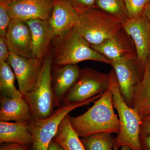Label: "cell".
I'll list each match as a JSON object with an SVG mask.
<instances>
[{"label": "cell", "mask_w": 150, "mask_h": 150, "mask_svg": "<svg viewBox=\"0 0 150 150\" xmlns=\"http://www.w3.org/2000/svg\"><path fill=\"white\" fill-rule=\"evenodd\" d=\"M150 3V0H147V4Z\"/></svg>", "instance_id": "e575fe53"}, {"label": "cell", "mask_w": 150, "mask_h": 150, "mask_svg": "<svg viewBox=\"0 0 150 150\" xmlns=\"http://www.w3.org/2000/svg\"><path fill=\"white\" fill-rule=\"evenodd\" d=\"M94 6L123 20L129 18L124 0H96Z\"/></svg>", "instance_id": "603a6c76"}, {"label": "cell", "mask_w": 150, "mask_h": 150, "mask_svg": "<svg viewBox=\"0 0 150 150\" xmlns=\"http://www.w3.org/2000/svg\"><path fill=\"white\" fill-rule=\"evenodd\" d=\"M48 150H66L64 148L54 139L51 141L48 146Z\"/></svg>", "instance_id": "4dcf8cb0"}, {"label": "cell", "mask_w": 150, "mask_h": 150, "mask_svg": "<svg viewBox=\"0 0 150 150\" xmlns=\"http://www.w3.org/2000/svg\"><path fill=\"white\" fill-rule=\"evenodd\" d=\"M75 9L80 13L94 6L96 0H69Z\"/></svg>", "instance_id": "484cf974"}, {"label": "cell", "mask_w": 150, "mask_h": 150, "mask_svg": "<svg viewBox=\"0 0 150 150\" xmlns=\"http://www.w3.org/2000/svg\"><path fill=\"white\" fill-rule=\"evenodd\" d=\"M143 14L148 19L150 23V3L147 4L143 11Z\"/></svg>", "instance_id": "1f68e13d"}, {"label": "cell", "mask_w": 150, "mask_h": 150, "mask_svg": "<svg viewBox=\"0 0 150 150\" xmlns=\"http://www.w3.org/2000/svg\"><path fill=\"white\" fill-rule=\"evenodd\" d=\"M7 62L14 72L19 90L23 96L29 93L37 83L43 61L33 57H20L10 52Z\"/></svg>", "instance_id": "9c48e42d"}, {"label": "cell", "mask_w": 150, "mask_h": 150, "mask_svg": "<svg viewBox=\"0 0 150 150\" xmlns=\"http://www.w3.org/2000/svg\"><path fill=\"white\" fill-rule=\"evenodd\" d=\"M11 22L6 5L0 3V36L5 37Z\"/></svg>", "instance_id": "d4e9b609"}, {"label": "cell", "mask_w": 150, "mask_h": 150, "mask_svg": "<svg viewBox=\"0 0 150 150\" xmlns=\"http://www.w3.org/2000/svg\"><path fill=\"white\" fill-rule=\"evenodd\" d=\"M53 56L48 55L43 61L37 83L33 89L24 96L30 108L33 119H43L55 112V100L51 74Z\"/></svg>", "instance_id": "5b68a950"}, {"label": "cell", "mask_w": 150, "mask_h": 150, "mask_svg": "<svg viewBox=\"0 0 150 150\" xmlns=\"http://www.w3.org/2000/svg\"><path fill=\"white\" fill-rule=\"evenodd\" d=\"M100 96L101 95H99L79 104L63 105L55 110L51 116L45 119H32L30 122V126L32 134L33 149L48 150V146L54 139L59 125L65 117L74 109L88 105Z\"/></svg>", "instance_id": "52a82bcc"}, {"label": "cell", "mask_w": 150, "mask_h": 150, "mask_svg": "<svg viewBox=\"0 0 150 150\" xmlns=\"http://www.w3.org/2000/svg\"><path fill=\"white\" fill-rule=\"evenodd\" d=\"M15 76L7 62L0 64V90L1 96L8 98H18L23 95L16 87Z\"/></svg>", "instance_id": "44dd1931"}, {"label": "cell", "mask_w": 150, "mask_h": 150, "mask_svg": "<svg viewBox=\"0 0 150 150\" xmlns=\"http://www.w3.org/2000/svg\"><path fill=\"white\" fill-rule=\"evenodd\" d=\"M54 140L66 150H86L80 137L71 124L69 114L60 123Z\"/></svg>", "instance_id": "ffe728a7"}, {"label": "cell", "mask_w": 150, "mask_h": 150, "mask_svg": "<svg viewBox=\"0 0 150 150\" xmlns=\"http://www.w3.org/2000/svg\"><path fill=\"white\" fill-rule=\"evenodd\" d=\"M142 150H150V134L140 136Z\"/></svg>", "instance_id": "f546056e"}, {"label": "cell", "mask_w": 150, "mask_h": 150, "mask_svg": "<svg viewBox=\"0 0 150 150\" xmlns=\"http://www.w3.org/2000/svg\"><path fill=\"white\" fill-rule=\"evenodd\" d=\"M10 52L4 36H0V64L7 62Z\"/></svg>", "instance_id": "4316f807"}, {"label": "cell", "mask_w": 150, "mask_h": 150, "mask_svg": "<svg viewBox=\"0 0 150 150\" xmlns=\"http://www.w3.org/2000/svg\"><path fill=\"white\" fill-rule=\"evenodd\" d=\"M111 134L101 132L81 138V140L86 150H114L115 139Z\"/></svg>", "instance_id": "7402d4cb"}, {"label": "cell", "mask_w": 150, "mask_h": 150, "mask_svg": "<svg viewBox=\"0 0 150 150\" xmlns=\"http://www.w3.org/2000/svg\"><path fill=\"white\" fill-rule=\"evenodd\" d=\"M115 71L120 93L126 104L132 107L135 90L142 79L144 69L137 56L110 61Z\"/></svg>", "instance_id": "ba28073f"}, {"label": "cell", "mask_w": 150, "mask_h": 150, "mask_svg": "<svg viewBox=\"0 0 150 150\" xmlns=\"http://www.w3.org/2000/svg\"><path fill=\"white\" fill-rule=\"evenodd\" d=\"M124 21L94 6L79 14L74 28L91 45H97L122 30Z\"/></svg>", "instance_id": "3957f363"}, {"label": "cell", "mask_w": 150, "mask_h": 150, "mask_svg": "<svg viewBox=\"0 0 150 150\" xmlns=\"http://www.w3.org/2000/svg\"><path fill=\"white\" fill-rule=\"evenodd\" d=\"M114 108L109 87L87 111L76 117L70 115V122L80 138L101 132L118 134L120 122Z\"/></svg>", "instance_id": "6da1fadb"}, {"label": "cell", "mask_w": 150, "mask_h": 150, "mask_svg": "<svg viewBox=\"0 0 150 150\" xmlns=\"http://www.w3.org/2000/svg\"><path fill=\"white\" fill-rule=\"evenodd\" d=\"M32 134L30 122L10 123L0 121V143H17L32 145Z\"/></svg>", "instance_id": "ac0fdd59"}, {"label": "cell", "mask_w": 150, "mask_h": 150, "mask_svg": "<svg viewBox=\"0 0 150 150\" xmlns=\"http://www.w3.org/2000/svg\"><path fill=\"white\" fill-rule=\"evenodd\" d=\"M16 1V0H0V2L4 3V4H8L11 2L14 1Z\"/></svg>", "instance_id": "836d02e7"}, {"label": "cell", "mask_w": 150, "mask_h": 150, "mask_svg": "<svg viewBox=\"0 0 150 150\" xmlns=\"http://www.w3.org/2000/svg\"><path fill=\"white\" fill-rule=\"evenodd\" d=\"M79 17L69 0H53V10L48 20L55 37H62L74 27Z\"/></svg>", "instance_id": "5bb4252c"}, {"label": "cell", "mask_w": 150, "mask_h": 150, "mask_svg": "<svg viewBox=\"0 0 150 150\" xmlns=\"http://www.w3.org/2000/svg\"><path fill=\"white\" fill-rule=\"evenodd\" d=\"M129 18L137 17L143 14L147 0H124Z\"/></svg>", "instance_id": "cb8c5ba5"}, {"label": "cell", "mask_w": 150, "mask_h": 150, "mask_svg": "<svg viewBox=\"0 0 150 150\" xmlns=\"http://www.w3.org/2000/svg\"><path fill=\"white\" fill-rule=\"evenodd\" d=\"M32 119L29 105L24 96L8 98L1 96L0 121L30 122Z\"/></svg>", "instance_id": "e0dca14e"}, {"label": "cell", "mask_w": 150, "mask_h": 150, "mask_svg": "<svg viewBox=\"0 0 150 150\" xmlns=\"http://www.w3.org/2000/svg\"><path fill=\"white\" fill-rule=\"evenodd\" d=\"M150 134V114L142 118L140 136Z\"/></svg>", "instance_id": "f1b7e54d"}, {"label": "cell", "mask_w": 150, "mask_h": 150, "mask_svg": "<svg viewBox=\"0 0 150 150\" xmlns=\"http://www.w3.org/2000/svg\"><path fill=\"white\" fill-rule=\"evenodd\" d=\"M58 39L54 62L58 66L76 65L84 61L110 64V60L93 49L74 27Z\"/></svg>", "instance_id": "277c9868"}, {"label": "cell", "mask_w": 150, "mask_h": 150, "mask_svg": "<svg viewBox=\"0 0 150 150\" xmlns=\"http://www.w3.org/2000/svg\"><path fill=\"white\" fill-rule=\"evenodd\" d=\"M5 37L11 52L20 57H33L32 35L26 21H11Z\"/></svg>", "instance_id": "4fadbf2b"}, {"label": "cell", "mask_w": 150, "mask_h": 150, "mask_svg": "<svg viewBox=\"0 0 150 150\" xmlns=\"http://www.w3.org/2000/svg\"><path fill=\"white\" fill-rule=\"evenodd\" d=\"M6 4L11 21L48 20L53 10V0H16Z\"/></svg>", "instance_id": "8fae6325"}, {"label": "cell", "mask_w": 150, "mask_h": 150, "mask_svg": "<svg viewBox=\"0 0 150 150\" xmlns=\"http://www.w3.org/2000/svg\"><path fill=\"white\" fill-rule=\"evenodd\" d=\"M123 29L132 38L136 47L137 59L144 68L150 57V23L142 14L123 23Z\"/></svg>", "instance_id": "30bf717a"}, {"label": "cell", "mask_w": 150, "mask_h": 150, "mask_svg": "<svg viewBox=\"0 0 150 150\" xmlns=\"http://www.w3.org/2000/svg\"><path fill=\"white\" fill-rule=\"evenodd\" d=\"M114 150H131V148L128 146H121V149H119L117 148V147L115 146V144L114 145Z\"/></svg>", "instance_id": "d6a6232c"}, {"label": "cell", "mask_w": 150, "mask_h": 150, "mask_svg": "<svg viewBox=\"0 0 150 150\" xmlns=\"http://www.w3.org/2000/svg\"><path fill=\"white\" fill-rule=\"evenodd\" d=\"M0 150H33L32 145L23 144L17 143L3 144Z\"/></svg>", "instance_id": "83f0119b"}, {"label": "cell", "mask_w": 150, "mask_h": 150, "mask_svg": "<svg viewBox=\"0 0 150 150\" xmlns=\"http://www.w3.org/2000/svg\"><path fill=\"white\" fill-rule=\"evenodd\" d=\"M132 108L141 118L150 114V57L145 64L142 79L135 90Z\"/></svg>", "instance_id": "d6986e66"}, {"label": "cell", "mask_w": 150, "mask_h": 150, "mask_svg": "<svg viewBox=\"0 0 150 150\" xmlns=\"http://www.w3.org/2000/svg\"><path fill=\"white\" fill-rule=\"evenodd\" d=\"M110 88L112 92L114 108L119 115L120 129L115 137V144L119 149L128 146L131 150H142L140 142V129L142 118L137 110L126 104L121 96L114 69L109 73Z\"/></svg>", "instance_id": "7a4b0ae2"}, {"label": "cell", "mask_w": 150, "mask_h": 150, "mask_svg": "<svg viewBox=\"0 0 150 150\" xmlns=\"http://www.w3.org/2000/svg\"><path fill=\"white\" fill-rule=\"evenodd\" d=\"M91 46L110 61L137 56L134 41L123 29L102 43Z\"/></svg>", "instance_id": "7c38bea8"}, {"label": "cell", "mask_w": 150, "mask_h": 150, "mask_svg": "<svg viewBox=\"0 0 150 150\" xmlns=\"http://www.w3.org/2000/svg\"><path fill=\"white\" fill-rule=\"evenodd\" d=\"M109 74L89 68L80 70L79 76L62 101L63 105H73L85 102L102 94L109 88Z\"/></svg>", "instance_id": "8992f818"}, {"label": "cell", "mask_w": 150, "mask_h": 150, "mask_svg": "<svg viewBox=\"0 0 150 150\" xmlns=\"http://www.w3.org/2000/svg\"><path fill=\"white\" fill-rule=\"evenodd\" d=\"M80 70L76 65L72 64L62 66L56 69L52 79L56 107H59L62 104L65 96L77 80Z\"/></svg>", "instance_id": "2e32d148"}, {"label": "cell", "mask_w": 150, "mask_h": 150, "mask_svg": "<svg viewBox=\"0 0 150 150\" xmlns=\"http://www.w3.org/2000/svg\"><path fill=\"white\" fill-rule=\"evenodd\" d=\"M25 21L32 35L33 57L42 60L55 37L51 25L48 20L32 19Z\"/></svg>", "instance_id": "9a60e30c"}]
</instances>
